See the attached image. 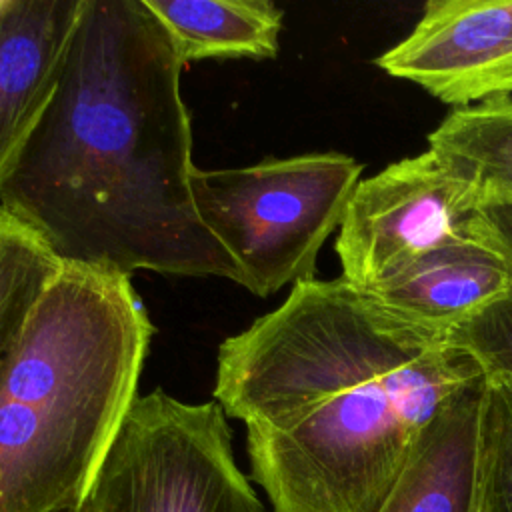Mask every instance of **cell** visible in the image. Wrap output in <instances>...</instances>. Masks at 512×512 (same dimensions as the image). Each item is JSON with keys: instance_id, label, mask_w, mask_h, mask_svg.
I'll return each mask as SVG.
<instances>
[{"instance_id": "cell-3", "label": "cell", "mask_w": 512, "mask_h": 512, "mask_svg": "<svg viewBox=\"0 0 512 512\" xmlns=\"http://www.w3.org/2000/svg\"><path fill=\"white\" fill-rule=\"evenodd\" d=\"M444 400L440 374L424 356L364 352L296 420L246 426L252 478L272 512H378Z\"/></svg>"}, {"instance_id": "cell-8", "label": "cell", "mask_w": 512, "mask_h": 512, "mask_svg": "<svg viewBox=\"0 0 512 512\" xmlns=\"http://www.w3.org/2000/svg\"><path fill=\"white\" fill-rule=\"evenodd\" d=\"M84 0H0V182L46 110Z\"/></svg>"}, {"instance_id": "cell-1", "label": "cell", "mask_w": 512, "mask_h": 512, "mask_svg": "<svg viewBox=\"0 0 512 512\" xmlns=\"http://www.w3.org/2000/svg\"><path fill=\"white\" fill-rule=\"evenodd\" d=\"M184 66L144 0H84L58 86L0 182V206L62 266L242 282L192 200Z\"/></svg>"}, {"instance_id": "cell-9", "label": "cell", "mask_w": 512, "mask_h": 512, "mask_svg": "<svg viewBox=\"0 0 512 512\" xmlns=\"http://www.w3.org/2000/svg\"><path fill=\"white\" fill-rule=\"evenodd\" d=\"M512 288L510 264L472 234L444 242L366 288L398 316L450 334Z\"/></svg>"}, {"instance_id": "cell-6", "label": "cell", "mask_w": 512, "mask_h": 512, "mask_svg": "<svg viewBox=\"0 0 512 512\" xmlns=\"http://www.w3.org/2000/svg\"><path fill=\"white\" fill-rule=\"evenodd\" d=\"M478 192L432 150L360 180L336 238L342 278L366 290L428 250L470 234Z\"/></svg>"}, {"instance_id": "cell-10", "label": "cell", "mask_w": 512, "mask_h": 512, "mask_svg": "<svg viewBox=\"0 0 512 512\" xmlns=\"http://www.w3.org/2000/svg\"><path fill=\"white\" fill-rule=\"evenodd\" d=\"M486 374L454 392L414 438L378 512H476Z\"/></svg>"}, {"instance_id": "cell-11", "label": "cell", "mask_w": 512, "mask_h": 512, "mask_svg": "<svg viewBox=\"0 0 512 512\" xmlns=\"http://www.w3.org/2000/svg\"><path fill=\"white\" fill-rule=\"evenodd\" d=\"M184 64L204 58H274L282 10L270 0H144Z\"/></svg>"}, {"instance_id": "cell-7", "label": "cell", "mask_w": 512, "mask_h": 512, "mask_svg": "<svg viewBox=\"0 0 512 512\" xmlns=\"http://www.w3.org/2000/svg\"><path fill=\"white\" fill-rule=\"evenodd\" d=\"M374 64L454 108L512 94V0H430Z\"/></svg>"}, {"instance_id": "cell-14", "label": "cell", "mask_w": 512, "mask_h": 512, "mask_svg": "<svg viewBox=\"0 0 512 512\" xmlns=\"http://www.w3.org/2000/svg\"><path fill=\"white\" fill-rule=\"evenodd\" d=\"M476 512H512V386L486 378Z\"/></svg>"}, {"instance_id": "cell-15", "label": "cell", "mask_w": 512, "mask_h": 512, "mask_svg": "<svg viewBox=\"0 0 512 512\" xmlns=\"http://www.w3.org/2000/svg\"><path fill=\"white\" fill-rule=\"evenodd\" d=\"M448 336L480 364L486 378L512 386V288Z\"/></svg>"}, {"instance_id": "cell-13", "label": "cell", "mask_w": 512, "mask_h": 512, "mask_svg": "<svg viewBox=\"0 0 512 512\" xmlns=\"http://www.w3.org/2000/svg\"><path fill=\"white\" fill-rule=\"evenodd\" d=\"M60 270L42 238L0 206V366Z\"/></svg>"}, {"instance_id": "cell-2", "label": "cell", "mask_w": 512, "mask_h": 512, "mask_svg": "<svg viewBox=\"0 0 512 512\" xmlns=\"http://www.w3.org/2000/svg\"><path fill=\"white\" fill-rule=\"evenodd\" d=\"M152 332L128 276L62 266L0 366V512L80 506Z\"/></svg>"}, {"instance_id": "cell-5", "label": "cell", "mask_w": 512, "mask_h": 512, "mask_svg": "<svg viewBox=\"0 0 512 512\" xmlns=\"http://www.w3.org/2000/svg\"><path fill=\"white\" fill-rule=\"evenodd\" d=\"M80 512H264L218 402L136 396Z\"/></svg>"}, {"instance_id": "cell-16", "label": "cell", "mask_w": 512, "mask_h": 512, "mask_svg": "<svg viewBox=\"0 0 512 512\" xmlns=\"http://www.w3.org/2000/svg\"><path fill=\"white\" fill-rule=\"evenodd\" d=\"M470 234L492 246L512 268V202H482L470 222Z\"/></svg>"}, {"instance_id": "cell-12", "label": "cell", "mask_w": 512, "mask_h": 512, "mask_svg": "<svg viewBox=\"0 0 512 512\" xmlns=\"http://www.w3.org/2000/svg\"><path fill=\"white\" fill-rule=\"evenodd\" d=\"M428 150L466 180L482 202H512V98L454 108L430 134Z\"/></svg>"}, {"instance_id": "cell-4", "label": "cell", "mask_w": 512, "mask_h": 512, "mask_svg": "<svg viewBox=\"0 0 512 512\" xmlns=\"http://www.w3.org/2000/svg\"><path fill=\"white\" fill-rule=\"evenodd\" d=\"M362 164L342 152L266 158L190 176L196 212L242 272L240 286L270 296L312 280L324 240L340 226Z\"/></svg>"}]
</instances>
